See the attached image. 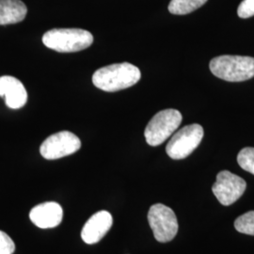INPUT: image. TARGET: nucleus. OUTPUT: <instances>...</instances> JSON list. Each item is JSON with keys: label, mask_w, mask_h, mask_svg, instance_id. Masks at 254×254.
Listing matches in <instances>:
<instances>
[{"label": "nucleus", "mask_w": 254, "mask_h": 254, "mask_svg": "<svg viewBox=\"0 0 254 254\" xmlns=\"http://www.w3.org/2000/svg\"><path fill=\"white\" fill-rule=\"evenodd\" d=\"M15 252V244L6 233L0 231V254H12Z\"/></svg>", "instance_id": "dca6fc26"}, {"label": "nucleus", "mask_w": 254, "mask_h": 254, "mask_svg": "<svg viewBox=\"0 0 254 254\" xmlns=\"http://www.w3.org/2000/svg\"><path fill=\"white\" fill-rule=\"evenodd\" d=\"M148 221L154 238L161 243L172 241L178 232V221L172 209L156 203L149 210Z\"/></svg>", "instance_id": "423d86ee"}, {"label": "nucleus", "mask_w": 254, "mask_h": 254, "mask_svg": "<svg viewBox=\"0 0 254 254\" xmlns=\"http://www.w3.org/2000/svg\"><path fill=\"white\" fill-rule=\"evenodd\" d=\"M140 77V70L136 66L123 63L98 69L92 75V83L102 91L114 92L134 86Z\"/></svg>", "instance_id": "f257e3e1"}, {"label": "nucleus", "mask_w": 254, "mask_h": 254, "mask_svg": "<svg viewBox=\"0 0 254 254\" xmlns=\"http://www.w3.org/2000/svg\"><path fill=\"white\" fill-rule=\"evenodd\" d=\"M0 96L4 97L7 107L11 109L23 108L27 101V92L22 82L9 75L0 77Z\"/></svg>", "instance_id": "9b49d317"}, {"label": "nucleus", "mask_w": 254, "mask_h": 254, "mask_svg": "<svg viewBox=\"0 0 254 254\" xmlns=\"http://www.w3.org/2000/svg\"><path fill=\"white\" fill-rule=\"evenodd\" d=\"M80 147L78 136L69 131H62L48 136L40 147V153L47 160H55L76 153Z\"/></svg>", "instance_id": "0eeeda50"}, {"label": "nucleus", "mask_w": 254, "mask_h": 254, "mask_svg": "<svg viewBox=\"0 0 254 254\" xmlns=\"http://www.w3.org/2000/svg\"><path fill=\"white\" fill-rule=\"evenodd\" d=\"M246 188L247 183L244 179L229 171H222L218 173L212 190L222 205L229 206L242 197Z\"/></svg>", "instance_id": "6e6552de"}, {"label": "nucleus", "mask_w": 254, "mask_h": 254, "mask_svg": "<svg viewBox=\"0 0 254 254\" xmlns=\"http://www.w3.org/2000/svg\"><path fill=\"white\" fill-rule=\"evenodd\" d=\"M113 218L108 211H100L91 216L82 229L81 237L86 244H96L108 234Z\"/></svg>", "instance_id": "1a4fd4ad"}, {"label": "nucleus", "mask_w": 254, "mask_h": 254, "mask_svg": "<svg viewBox=\"0 0 254 254\" xmlns=\"http://www.w3.org/2000/svg\"><path fill=\"white\" fill-rule=\"evenodd\" d=\"M183 117L177 109H164L156 113L144 131L146 141L149 145L158 146L169 138L181 125Z\"/></svg>", "instance_id": "20e7f679"}, {"label": "nucleus", "mask_w": 254, "mask_h": 254, "mask_svg": "<svg viewBox=\"0 0 254 254\" xmlns=\"http://www.w3.org/2000/svg\"><path fill=\"white\" fill-rule=\"evenodd\" d=\"M27 8L20 0H0V25L22 22L27 15Z\"/></svg>", "instance_id": "f8f14e48"}, {"label": "nucleus", "mask_w": 254, "mask_h": 254, "mask_svg": "<svg viewBox=\"0 0 254 254\" xmlns=\"http://www.w3.org/2000/svg\"><path fill=\"white\" fill-rule=\"evenodd\" d=\"M206 2L207 0H172L169 10L173 14L185 15L199 9Z\"/></svg>", "instance_id": "ddd939ff"}, {"label": "nucleus", "mask_w": 254, "mask_h": 254, "mask_svg": "<svg viewBox=\"0 0 254 254\" xmlns=\"http://www.w3.org/2000/svg\"><path fill=\"white\" fill-rule=\"evenodd\" d=\"M202 137L203 128L200 125L193 124L183 127L171 138L166 147V152L173 159H184L200 145Z\"/></svg>", "instance_id": "39448f33"}, {"label": "nucleus", "mask_w": 254, "mask_h": 254, "mask_svg": "<svg viewBox=\"0 0 254 254\" xmlns=\"http://www.w3.org/2000/svg\"><path fill=\"white\" fill-rule=\"evenodd\" d=\"M210 70L218 78L229 82L246 81L254 76V58L223 55L214 58Z\"/></svg>", "instance_id": "7ed1b4c3"}, {"label": "nucleus", "mask_w": 254, "mask_h": 254, "mask_svg": "<svg viewBox=\"0 0 254 254\" xmlns=\"http://www.w3.org/2000/svg\"><path fill=\"white\" fill-rule=\"evenodd\" d=\"M44 45L61 53H73L84 50L92 45L93 36L81 28H54L43 36Z\"/></svg>", "instance_id": "f03ea898"}, {"label": "nucleus", "mask_w": 254, "mask_h": 254, "mask_svg": "<svg viewBox=\"0 0 254 254\" xmlns=\"http://www.w3.org/2000/svg\"><path fill=\"white\" fill-rule=\"evenodd\" d=\"M235 228L241 234L254 236V211H250L236 218Z\"/></svg>", "instance_id": "4468645a"}, {"label": "nucleus", "mask_w": 254, "mask_h": 254, "mask_svg": "<svg viewBox=\"0 0 254 254\" xmlns=\"http://www.w3.org/2000/svg\"><path fill=\"white\" fill-rule=\"evenodd\" d=\"M237 162L244 171L254 175V148L242 149L237 155Z\"/></svg>", "instance_id": "2eb2a0df"}, {"label": "nucleus", "mask_w": 254, "mask_h": 254, "mask_svg": "<svg viewBox=\"0 0 254 254\" xmlns=\"http://www.w3.org/2000/svg\"><path fill=\"white\" fill-rule=\"evenodd\" d=\"M237 14L243 19L254 16V0H243L237 9Z\"/></svg>", "instance_id": "f3484780"}, {"label": "nucleus", "mask_w": 254, "mask_h": 254, "mask_svg": "<svg viewBox=\"0 0 254 254\" xmlns=\"http://www.w3.org/2000/svg\"><path fill=\"white\" fill-rule=\"evenodd\" d=\"M64 217L63 207L54 201L44 202L31 209L30 220L41 229H49L59 226Z\"/></svg>", "instance_id": "9d476101"}]
</instances>
